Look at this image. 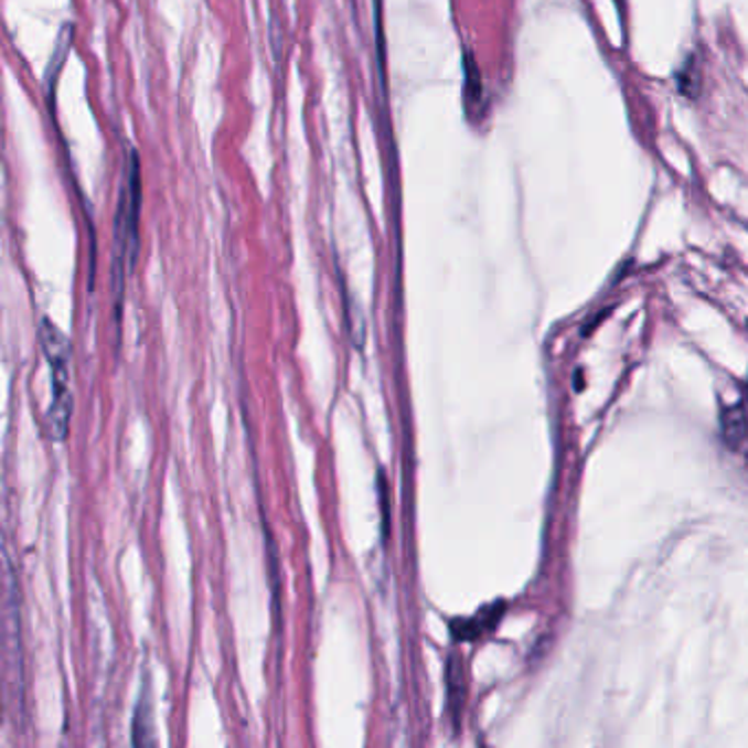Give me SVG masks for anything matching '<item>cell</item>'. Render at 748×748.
Segmentation results:
<instances>
[{
    "instance_id": "6da1fadb",
    "label": "cell",
    "mask_w": 748,
    "mask_h": 748,
    "mask_svg": "<svg viewBox=\"0 0 748 748\" xmlns=\"http://www.w3.org/2000/svg\"><path fill=\"white\" fill-rule=\"evenodd\" d=\"M38 341L51 372V406L46 410L49 435L53 441H64L73 415L71 393V341L49 319H42L38 328Z\"/></svg>"
},
{
    "instance_id": "7a4b0ae2",
    "label": "cell",
    "mask_w": 748,
    "mask_h": 748,
    "mask_svg": "<svg viewBox=\"0 0 748 748\" xmlns=\"http://www.w3.org/2000/svg\"><path fill=\"white\" fill-rule=\"evenodd\" d=\"M139 215H141V168L137 152H130V159L124 170L121 195L115 217V297L117 306L126 288V277L137 261L139 250Z\"/></svg>"
},
{
    "instance_id": "3957f363",
    "label": "cell",
    "mask_w": 748,
    "mask_h": 748,
    "mask_svg": "<svg viewBox=\"0 0 748 748\" xmlns=\"http://www.w3.org/2000/svg\"><path fill=\"white\" fill-rule=\"evenodd\" d=\"M463 66H466V93H463V99H466V106H468V113H477L481 110V99H483V82H481V75H479V68H477V62L472 60V55L468 53L466 60H463Z\"/></svg>"
},
{
    "instance_id": "277c9868",
    "label": "cell",
    "mask_w": 748,
    "mask_h": 748,
    "mask_svg": "<svg viewBox=\"0 0 748 748\" xmlns=\"http://www.w3.org/2000/svg\"><path fill=\"white\" fill-rule=\"evenodd\" d=\"M748 430V419L745 415V410L740 406H734L729 410H725L723 415V432H725V439L729 444H740L745 437H747Z\"/></svg>"
},
{
    "instance_id": "5b68a950",
    "label": "cell",
    "mask_w": 748,
    "mask_h": 748,
    "mask_svg": "<svg viewBox=\"0 0 748 748\" xmlns=\"http://www.w3.org/2000/svg\"><path fill=\"white\" fill-rule=\"evenodd\" d=\"M446 676H448V696H450V701H455L452 716H459L461 703H463V694H466L463 692V670H461L459 659H450Z\"/></svg>"
},
{
    "instance_id": "8992f818",
    "label": "cell",
    "mask_w": 748,
    "mask_h": 748,
    "mask_svg": "<svg viewBox=\"0 0 748 748\" xmlns=\"http://www.w3.org/2000/svg\"><path fill=\"white\" fill-rule=\"evenodd\" d=\"M148 720H150V701H148V694H143L137 707V716H135V736H132L135 745H141V747L154 745V738L150 736L152 727L148 725Z\"/></svg>"
},
{
    "instance_id": "52a82bcc",
    "label": "cell",
    "mask_w": 748,
    "mask_h": 748,
    "mask_svg": "<svg viewBox=\"0 0 748 748\" xmlns=\"http://www.w3.org/2000/svg\"><path fill=\"white\" fill-rule=\"evenodd\" d=\"M377 499H380L382 536H384V541H386V536H388V525H391V501H388V483H386L382 470H380V474H377Z\"/></svg>"
}]
</instances>
